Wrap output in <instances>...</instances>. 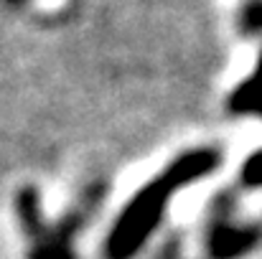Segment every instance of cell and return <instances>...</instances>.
<instances>
[{
  "label": "cell",
  "mask_w": 262,
  "mask_h": 259,
  "mask_svg": "<svg viewBox=\"0 0 262 259\" xmlns=\"http://www.w3.org/2000/svg\"><path fill=\"white\" fill-rule=\"evenodd\" d=\"M260 91V99H262V64H260V72H257V77H255V82L247 86L245 91H242V97H239V102H242V107H247V102L255 97ZM260 112H262V104H260Z\"/></svg>",
  "instance_id": "obj_1"
},
{
  "label": "cell",
  "mask_w": 262,
  "mask_h": 259,
  "mask_svg": "<svg viewBox=\"0 0 262 259\" xmlns=\"http://www.w3.org/2000/svg\"><path fill=\"white\" fill-rule=\"evenodd\" d=\"M247 178H250L252 183H262V155H257V158L250 163V168H247Z\"/></svg>",
  "instance_id": "obj_2"
}]
</instances>
